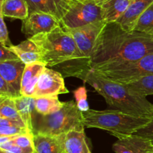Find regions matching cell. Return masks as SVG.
<instances>
[{"label":"cell","instance_id":"603a6c76","mask_svg":"<svg viewBox=\"0 0 153 153\" xmlns=\"http://www.w3.org/2000/svg\"><path fill=\"white\" fill-rule=\"evenodd\" d=\"M131 91L146 97L153 94V74L140 76L128 83L126 84Z\"/></svg>","mask_w":153,"mask_h":153},{"label":"cell","instance_id":"1f68e13d","mask_svg":"<svg viewBox=\"0 0 153 153\" xmlns=\"http://www.w3.org/2000/svg\"><path fill=\"white\" fill-rule=\"evenodd\" d=\"M96 1H97V2H98L99 4H101V3H102L103 2H104V1H105V0H96Z\"/></svg>","mask_w":153,"mask_h":153},{"label":"cell","instance_id":"9c48e42d","mask_svg":"<svg viewBox=\"0 0 153 153\" xmlns=\"http://www.w3.org/2000/svg\"><path fill=\"white\" fill-rule=\"evenodd\" d=\"M60 26L61 21L54 16L40 12H33L22 20V32L30 38L41 33L50 32Z\"/></svg>","mask_w":153,"mask_h":153},{"label":"cell","instance_id":"cb8c5ba5","mask_svg":"<svg viewBox=\"0 0 153 153\" xmlns=\"http://www.w3.org/2000/svg\"><path fill=\"white\" fill-rule=\"evenodd\" d=\"M0 118H10L24 122L16 108L14 99L12 98L0 97Z\"/></svg>","mask_w":153,"mask_h":153},{"label":"cell","instance_id":"4316f807","mask_svg":"<svg viewBox=\"0 0 153 153\" xmlns=\"http://www.w3.org/2000/svg\"><path fill=\"white\" fill-rule=\"evenodd\" d=\"M0 150H2L7 153H36L35 149L34 148H22L12 143L10 141L0 144Z\"/></svg>","mask_w":153,"mask_h":153},{"label":"cell","instance_id":"4fadbf2b","mask_svg":"<svg viewBox=\"0 0 153 153\" xmlns=\"http://www.w3.org/2000/svg\"><path fill=\"white\" fill-rule=\"evenodd\" d=\"M152 4L153 0H131L128 10L116 22L126 31H134L140 15Z\"/></svg>","mask_w":153,"mask_h":153},{"label":"cell","instance_id":"e0dca14e","mask_svg":"<svg viewBox=\"0 0 153 153\" xmlns=\"http://www.w3.org/2000/svg\"><path fill=\"white\" fill-rule=\"evenodd\" d=\"M7 48L14 52L25 64L35 62H43L38 47L29 38L21 42L18 45H13Z\"/></svg>","mask_w":153,"mask_h":153},{"label":"cell","instance_id":"9a60e30c","mask_svg":"<svg viewBox=\"0 0 153 153\" xmlns=\"http://www.w3.org/2000/svg\"><path fill=\"white\" fill-rule=\"evenodd\" d=\"M47 67L44 62H35L25 65L21 83V94L32 97L40 74Z\"/></svg>","mask_w":153,"mask_h":153},{"label":"cell","instance_id":"6da1fadb","mask_svg":"<svg viewBox=\"0 0 153 153\" xmlns=\"http://www.w3.org/2000/svg\"><path fill=\"white\" fill-rule=\"evenodd\" d=\"M152 52L153 35L126 31L117 22L106 23L97 39L90 67L138 61Z\"/></svg>","mask_w":153,"mask_h":153},{"label":"cell","instance_id":"44dd1931","mask_svg":"<svg viewBox=\"0 0 153 153\" xmlns=\"http://www.w3.org/2000/svg\"><path fill=\"white\" fill-rule=\"evenodd\" d=\"M64 103L60 101L58 96L37 98H34V110L41 115H49L60 110Z\"/></svg>","mask_w":153,"mask_h":153},{"label":"cell","instance_id":"2e32d148","mask_svg":"<svg viewBox=\"0 0 153 153\" xmlns=\"http://www.w3.org/2000/svg\"><path fill=\"white\" fill-rule=\"evenodd\" d=\"M131 0H105L100 4L102 16L106 23L117 22L129 7Z\"/></svg>","mask_w":153,"mask_h":153},{"label":"cell","instance_id":"277c9868","mask_svg":"<svg viewBox=\"0 0 153 153\" xmlns=\"http://www.w3.org/2000/svg\"><path fill=\"white\" fill-rule=\"evenodd\" d=\"M83 112L74 100L64 103L58 112L41 115L34 110L32 113L33 134L60 136L71 130H85Z\"/></svg>","mask_w":153,"mask_h":153},{"label":"cell","instance_id":"d6986e66","mask_svg":"<svg viewBox=\"0 0 153 153\" xmlns=\"http://www.w3.org/2000/svg\"><path fill=\"white\" fill-rule=\"evenodd\" d=\"M66 153H92L85 130H71L65 136Z\"/></svg>","mask_w":153,"mask_h":153},{"label":"cell","instance_id":"7a4b0ae2","mask_svg":"<svg viewBox=\"0 0 153 153\" xmlns=\"http://www.w3.org/2000/svg\"><path fill=\"white\" fill-rule=\"evenodd\" d=\"M78 78L88 82L112 108L137 116L153 118V104L128 88L126 84L111 80L90 69Z\"/></svg>","mask_w":153,"mask_h":153},{"label":"cell","instance_id":"7c38bea8","mask_svg":"<svg viewBox=\"0 0 153 153\" xmlns=\"http://www.w3.org/2000/svg\"><path fill=\"white\" fill-rule=\"evenodd\" d=\"M25 65L19 58L0 62V76L10 84L19 95H22L21 83Z\"/></svg>","mask_w":153,"mask_h":153},{"label":"cell","instance_id":"f1b7e54d","mask_svg":"<svg viewBox=\"0 0 153 153\" xmlns=\"http://www.w3.org/2000/svg\"><path fill=\"white\" fill-rule=\"evenodd\" d=\"M19 94L13 89L11 86L7 83L1 76H0V97L16 98L19 97Z\"/></svg>","mask_w":153,"mask_h":153},{"label":"cell","instance_id":"f546056e","mask_svg":"<svg viewBox=\"0 0 153 153\" xmlns=\"http://www.w3.org/2000/svg\"><path fill=\"white\" fill-rule=\"evenodd\" d=\"M135 134L149 140L153 145V118L149 124L137 130Z\"/></svg>","mask_w":153,"mask_h":153},{"label":"cell","instance_id":"ffe728a7","mask_svg":"<svg viewBox=\"0 0 153 153\" xmlns=\"http://www.w3.org/2000/svg\"><path fill=\"white\" fill-rule=\"evenodd\" d=\"M13 99L19 115L27 127L32 131V113L34 110V98L21 95Z\"/></svg>","mask_w":153,"mask_h":153},{"label":"cell","instance_id":"5bb4252c","mask_svg":"<svg viewBox=\"0 0 153 153\" xmlns=\"http://www.w3.org/2000/svg\"><path fill=\"white\" fill-rule=\"evenodd\" d=\"M66 134L52 136L34 134V144L36 153H64Z\"/></svg>","mask_w":153,"mask_h":153},{"label":"cell","instance_id":"83f0119b","mask_svg":"<svg viewBox=\"0 0 153 153\" xmlns=\"http://www.w3.org/2000/svg\"><path fill=\"white\" fill-rule=\"evenodd\" d=\"M8 34L7 26L4 20V16L0 14V43L1 45L6 47H10L13 45L9 38Z\"/></svg>","mask_w":153,"mask_h":153},{"label":"cell","instance_id":"8992f818","mask_svg":"<svg viewBox=\"0 0 153 153\" xmlns=\"http://www.w3.org/2000/svg\"><path fill=\"white\" fill-rule=\"evenodd\" d=\"M100 21H103L101 5L96 0H73L61 25L70 29Z\"/></svg>","mask_w":153,"mask_h":153},{"label":"cell","instance_id":"3957f363","mask_svg":"<svg viewBox=\"0 0 153 153\" xmlns=\"http://www.w3.org/2000/svg\"><path fill=\"white\" fill-rule=\"evenodd\" d=\"M82 112L85 128L102 129L118 139L134 134L152 119L131 115L117 110H96L90 109Z\"/></svg>","mask_w":153,"mask_h":153},{"label":"cell","instance_id":"8fae6325","mask_svg":"<svg viewBox=\"0 0 153 153\" xmlns=\"http://www.w3.org/2000/svg\"><path fill=\"white\" fill-rule=\"evenodd\" d=\"M113 150L115 153H153V145L149 140L134 134L118 139Z\"/></svg>","mask_w":153,"mask_h":153},{"label":"cell","instance_id":"30bf717a","mask_svg":"<svg viewBox=\"0 0 153 153\" xmlns=\"http://www.w3.org/2000/svg\"><path fill=\"white\" fill-rule=\"evenodd\" d=\"M73 0H26L29 14L40 12L50 14L61 21L69 10Z\"/></svg>","mask_w":153,"mask_h":153},{"label":"cell","instance_id":"836d02e7","mask_svg":"<svg viewBox=\"0 0 153 153\" xmlns=\"http://www.w3.org/2000/svg\"><path fill=\"white\" fill-rule=\"evenodd\" d=\"M3 1H4V0H0V3H1V2H2Z\"/></svg>","mask_w":153,"mask_h":153},{"label":"cell","instance_id":"d6a6232c","mask_svg":"<svg viewBox=\"0 0 153 153\" xmlns=\"http://www.w3.org/2000/svg\"><path fill=\"white\" fill-rule=\"evenodd\" d=\"M0 153H7V152H5L2 151V150H0Z\"/></svg>","mask_w":153,"mask_h":153},{"label":"cell","instance_id":"7402d4cb","mask_svg":"<svg viewBox=\"0 0 153 153\" xmlns=\"http://www.w3.org/2000/svg\"><path fill=\"white\" fill-rule=\"evenodd\" d=\"M27 133H32V131L24 122L0 118V136H15Z\"/></svg>","mask_w":153,"mask_h":153},{"label":"cell","instance_id":"52a82bcc","mask_svg":"<svg viewBox=\"0 0 153 153\" xmlns=\"http://www.w3.org/2000/svg\"><path fill=\"white\" fill-rule=\"evenodd\" d=\"M105 25V22L100 21L79 28H70V29L67 28L74 38L76 46L82 55V67H83L82 73L91 69L90 62H91V56L96 41L99 34H100Z\"/></svg>","mask_w":153,"mask_h":153},{"label":"cell","instance_id":"e575fe53","mask_svg":"<svg viewBox=\"0 0 153 153\" xmlns=\"http://www.w3.org/2000/svg\"><path fill=\"white\" fill-rule=\"evenodd\" d=\"M64 153H66V152H64Z\"/></svg>","mask_w":153,"mask_h":153},{"label":"cell","instance_id":"ba28073f","mask_svg":"<svg viewBox=\"0 0 153 153\" xmlns=\"http://www.w3.org/2000/svg\"><path fill=\"white\" fill-rule=\"evenodd\" d=\"M68 92L64 76L58 70L46 67L40 74L32 97H52Z\"/></svg>","mask_w":153,"mask_h":153},{"label":"cell","instance_id":"5b68a950","mask_svg":"<svg viewBox=\"0 0 153 153\" xmlns=\"http://www.w3.org/2000/svg\"><path fill=\"white\" fill-rule=\"evenodd\" d=\"M92 70L111 80L127 84L140 76L153 74V52L138 61L105 64L94 68Z\"/></svg>","mask_w":153,"mask_h":153},{"label":"cell","instance_id":"d4e9b609","mask_svg":"<svg viewBox=\"0 0 153 153\" xmlns=\"http://www.w3.org/2000/svg\"><path fill=\"white\" fill-rule=\"evenodd\" d=\"M134 30L153 35V4L140 15Z\"/></svg>","mask_w":153,"mask_h":153},{"label":"cell","instance_id":"ac0fdd59","mask_svg":"<svg viewBox=\"0 0 153 153\" xmlns=\"http://www.w3.org/2000/svg\"><path fill=\"white\" fill-rule=\"evenodd\" d=\"M0 14L4 17L12 19H26L29 15L26 0H4L0 3Z\"/></svg>","mask_w":153,"mask_h":153},{"label":"cell","instance_id":"484cf974","mask_svg":"<svg viewBox=\"0 0 153 153\" xmlns=\"http://www.w3.org/2000/svg\"><path fill=\"white\" fill-rule=\"evenodd\" d=\"M76 103L78 108L82 112H86L89 110V104L88 101V94L85 86H79L73 91Z\"/></svg>","mask_w":153,"mask_h":153},{"label":"cell","instance_id":"4dcf8cb0","mask_svg":"<svg viewBox=\"0 0 153 153\" xmlns=\"http://www.w3.org/2000/svg\"><path fill=\"white\" fill-rule=\"evenodd\" d=\"M18 56L6 46H0V62L18 59Z\"/></svg>","mask_w":153,"mask_h":153}]
</instances>
